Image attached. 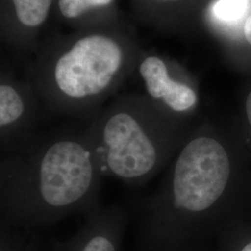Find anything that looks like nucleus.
<instances>
[{
  "label": "nucleus",
  "mask_w": 251,
  "mask_h": 251,
  "mask_svg": "<svg viewBox=\"0 0 251 251\" xmlns=\"http://www.w3.org/2000/svg\"><path fill=\"white\" fill-rule=\"evenodd\" d=\"M41 100L32 81L2 72L0 81V149L13 152L31 144L41 133Z\"/></svg>",
  "instance_id": "5"
},
{
  "label": "nucleus",
  "mask_w": 251,
  "mask_h": 251,
  "mask_svg": "<svg viewBox=\"0 0 251 251\" xmlns=\"http://www.w3.org/2000/svg\"><path fill=\"white\" fill-rule=\"evenodd\" d=\"M236 127L251 154V89L245 97L241 122L236 125Z\"/></svg>",
  "instance_id": "13"
},
{
  "label": "nucleus",
  "mask_w": 251,
  "mask_h": 251,
  "mask_svg": "<svg viewBox=\"0 0 251 251\" xmlns=\"http://www.w3.org/2000/svg\"><path fill=\"white\" fill-rule=\"evenodd\" d=\"M215 251H251V208L219 235Z\"/></svg>",
  "instance_id": "9"
},
{
  "label": "nucleus",
  "mask_w": 251,
  "mask_h": 251,
  "mask_svg": "<svg viewBox=\"0 0 251 251\" xmlns=\"http://www.w3.org/2000/svg\"><path fill=\"white\" fill-rule=\"evenodd\" d=\"M136 68L146 97L164 117L179 125H198L192 123V117L198 108L199 96L190 81L172 72L168 63L155 55L139 59Z\"/></svg>",
  "instance_id": "6"
},
{
  "label": "nucleus",
  "mask_w": 251,
  "mask_h": 251,
  "mask_svg": "<svg viewBox=\"0 0 251 251\" xmlns=\"http://www.w3.org/2000/svg\"><path fill=\"white\" fill-rule=\"evenodd\" d=\"M116 0H56V9L67 22L78 23L111 9Z\"/></svg>",
  "instance_id": "10"
},
{
  "label": "nucleus",
  "mask_w": 251,
  "mask_h": 251,
  "mask_svg": "<svg viewBox=\"0 0 251 251\" xmlns=\"http://www.w3.org/2000/svg\"><path fill=\"white\" fill-rule=\"evenodd\" d=\"M194 127L164 117L146 95L125 94L101 108L85 132L103 177L140 186L170 165Z\"/></svg>",
  "instance_id": "4"
},
{
  "label": "nucleus",
  "mask_w": 251,
  "mask_h": 251,
  "mask_svg": "<svg viewBox=\"0 0 251 251\" xmlns=\"http://www.w3.org/2000/svg\"><path fill=\"white\" fill-rule=\"evenodd\" d=\"M244 34L247 41L251 44V15L247 19L245 25H244Z\"/></svg>",
  "instance_id": "14"
},
{
  "label": "nucleus",
  "mask_w": 251,
  "mask_h": 251,
  "mask_svg": "<svg viewBox=\"0 0 251 251\" xmlns=\"http://www.w3.org/2000/svg\"><path fill=\"white\" fill-rule=\"evenodd\" d=\"M0 251H35L36 240L28 239L14 231V228L1 225Z\"/></svg>",
  "instance_id": "11"
},
{
  "label": "nucleus",
  "mask_w": 251,
  "mask_h": 251,
  "mask_svg": "<svg viewBox=\"0 0 251 251\" xmlns=\"http://www.w3.org/2000/svg\"><path fill=\"white\" fill-rule=\"evenodd\" d=\"M128 214L120 205L100 206L85 215L70 238L54 243L47 251H121Z\"/></svg>",
  "instance_id": "7"
},
{
  "label": "nucleus",
  "mask_w": 251,
  "mask_h": 251,
  "mask_svg": "<svg viewBox=\"0 0 251 251\" xmlns=\"http://www.w3.org/2000/svg\"><path fill=\"white\" fill-rule=\"evenodd\" d=\"M248 4L249 0H219L213 7V12L217 18L232 23L242 18Z\"/></svg>",
  "instance_id": "12"
},
{
  "label": "nucleus",
  "mask_w": 251,
  "mask_h": 251,
  "mask_svg": "<svg viewBox=\"0 0 251 251\" xmlns=\"http://www.w3.org/2000/svg\"><path fill=\"white\" fill-rule=\"evenodd\" d=\"M143 3H146V1H152V2H176L179 0H140Z\"/></svg>",
  "instance_id": "15"
},
{
  "label": "nucleus",
  "mask_w": 251,
  "mask_h": 251,
  "mask_svg": "<svg viewBox=\"0 0 251 251\" xmlns=\"http://www.w3.org/2000/svg\"><path fill=\"white\" fill-rule=\"evenodd\" d=\"M251 208V154L236 125L204 121L140 203L135 251H202Z\"/></svg>",
  "instance_id": "1"
},
{
  "label": "nucleus",
  "mask_w": 251,
  "mask_h": 251,
  "mask_svg": "<svg viewBox=\"0 0 251 251\" xmlns=\"http://www.w3.org/2000/svg\"><path fill=\"white\" fill-rule=\"evenodd\" d=\"M102 178L85 127L41 132L1 155V225L33 229L86 215L100 206Z\"/></svg>",
  "instance_id": "2"
},
{
  "label": "nucleus",
  "mask_w": 251,
  "mask_h": 251,
  "mask_svg": "<svg viewBox=\"0 0 251 251\" xmlns=\"http://www.w3.org/2000/svg\"><path fill=\"white\" fill-rule=\"evenodd\" d=\"M138 61L125 37L94 29L67 39L40 59L30 80L47 110L89 123Z\"/></svg>",
  "instance_id": "3"
},
{
  "label": "nucleus",
  "mask_w": 251,
  "mask_h": 251,
  "mask_svg": "<svg viewBox=\"0 0 251 251\" xmlns=\"http://www.w3.org/2000/svg\"><path fill=\"white\" fill-rule=\"evenodd\" d=\"M5 22L19 36H33L45 25L56 0H2Z\"/></svg>",
  "instance_id": "8"
}]
</instances>
